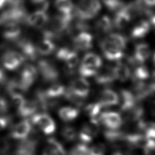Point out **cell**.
<instances>
[{
  "label": "cell",
  "instance_id": "1",
  "mask_svg": "<svg viewBox=\"0 0 155 155\" xmlns=\"http://www.w3.org/2000/svg\"><path fill=\"white\" fill-rule=\"evenodd\" d=\"M101 9L99 0H81L76 5L74 11L79 19L87 21L96 16Z\"/></svg>",
  "mask_w": 155,
  "mask_h": 155
},
{
  "label": "cell",
  "instance_id": "2",
  "mask_svg": "<svg viewBox=\"0 0 155 155\" xmlns=\"http://www.w3.org/2000/svg\"><path fill=\"white\" fill-rule=\"evenodd\" d=\"M27 16L24 6L9 7L0 15V24L25 22Z\"/></svg>",
  "mask_w": 155,
  "mask_h": 155
},
{
  "label": "cell",
  "instance_id": "3",
  "mask_svg": "<svg viewBox=\"0 0 155 155\" xmlns=\"http://www.w3.org/2000/svg\"><path fill=\"white\" fill-rule=\"evenodd\" d=\"M31 122L33 124L36 125L45 134H51L56 130L54 121L46 113H38L33 115Z\"/></svg>",
  "mask_w": 155,
  "mask_h": 155
},
{
  "label": "cell",
  "instance_id": "4",
  "mask_svg": "<svg viewBox=\"0 0 155 155\" xmlns=\"http://www.w3.org/2000/svg\"><path fill=\"white\" fill-rule=\"evenodd\" d=\"M99 120H90L83 125L78 134L81 143L87 144L93 140L99 133Z\"/></svg>",
  "mask_w": 155,
  "mask_h": 155
},
{
  "label": "cell",
  "instance_id": "5",
  "mask_svg": "<svg viewBox=\"0 0 155 155\" xmlns=\"http://www.w3.org/2000/svg\"><path fill=\"white\" fill-rule=\"evenodd\" d=\"M25 59V58L22 53L10 50L2 55L1 61L5 68L13 71L16 70L24 62Z\"/></svg>",
  "mask_w": 155,
  "mask_h": 155
},
{
  "label": "cell",
  "instance_id": "6",
  "mask_svg": "<svg viewBox=\"0 0 155 155\" xmlns=\"http://www.w3.org/2000/svg\"><path fill=\"white\" fill-rule=\"evenodd\" d=\"M73 17L72 13H59L58 15H55L51 23L53 31L58 35L68 30L70 28Z\"/></svg>",
  "mask_w": 155,
  "mask_h": 155
},
{
  "label": "cell",
  "instance_id": "7",
  "mask_svg": "<svg viewBox=\"0 0 155 155\" xmlns=\"http://www.w3.org/2000/svg\"><path fill=\"white\" fill-rule=\"evenodd\" d=\"M37 74V68L31 64L25 65L22 70L19 82L24 92L32 85L36 79Z\"/></svg>",
  "mask_w": 155,
  "mask_h": 155
},
{
  "label": "cell",
  "instance_id": "8",
  "mask_svg": "<svg viewBox=\"0 0 155 155\" xmlns=\"http://www.w3.org/2000/svg\"><path fill=\"white\" fill-rule=\"evenodd\" d=\"M38 68L42 78L47 82L54 81L59 77V73L56 67L47 60L41 59L39 61Z\"/></svg>",
  "mask_w": 155,
  "mask_h": 155
},
{
  "label": "cell",
  "instance_id": "9",
  "mask_svg": "<svg viewBox=\"0 0 155 155\" xmlns=\"http://www.w3.org/2000/svg\"><path fill=\"white\" fill-rule=\"evenodd\" d=\"M100 47L105 58L109 61H119L124 56L122 50L115 46L105 38L101 41Z\"/></svg>",
  "mask_w": 155,
  "mask_h": 155
},
{
  "label": "cell",
  "instance_id": "10",
  "mask_svg": "<svg viewBox=\"0 0 155 155\" xmlns=\"http://www.w3.org/2000/svg\"><path fill=\"white\" fill-rule=\"evenodd\" d=\"M99 122L110 130H117L121 126L122 119L119 113L114 111H108L100 114Z\"/></svg>",
  "mask_w": 155,
  "mask_h": 155
},
{
  "label": "cell",
  "instance_id": "11",
  "mask_svg": "<svg viewBox=\"0 0 155 155\" xmlns=\"http://www.w3.org/2000/svg\"><path fill=\"white\" fill-rule=\"evenodd\" d=\"M69 90L77 96L85 99L90 93V84L84 78H78L71 82Z\"/></svg>",
  "mask_w": 155,
  "mask_h": 155
},
{
  "label": "cell",
  "instance_id": "12",
  "mask_svg": "<svg viewBox=\"0 0 155 155\" xmlns=\"http://www.w3.org/2000/svg\"><path fill=\"white\" fill-rule=\"evenodd\" d=\"M73 44L76 50L87 51L93 47V36L87 31H81L73 39Z\"/></svg>",
  "mask_w": 155,
  "mask_h": 155
},
{
  "label": "cell",
  "instance_id": "13",
  "mask_svg": "<svg viewBox=\"0 0 155 155\" xmlns=\"http://www.w3.org/2000/svg\"><path fill=\"white\" fill-rule=\"evenodd\" d=\"M48 21V16L46 12L37 11L28 15L25 22L27 25L35 28H40L44 26Z\"/></svg>",
  "mask_w": 155,
  "mask_h": 155
},
{
  "label": "cell",
  "instance_id": "14",
  "mask_svg": "<svg viewBox=\"0 0 155 155\" xmlns=\"http://www.w3.org/2000/svg\"><path fill=\"white\" fill-rule=\"evenodd\" d=\"M31 129V127L30 122L27 120H24L13 127L10 136L15 139H24L28 136Z\"/></svg>",
  "mask_w": 155,
  "mask_h": 155
},
{
  "label": "cell",
  "instance_id": "15",
  "mask_svg": "<svg viewBox=\"0 0 155 155\" xmlns=\"http://www.w3.org/2000/svg\"><path fill=\"white\" fill-rule=\"evenodd\" d=\"M119 98L120 108L123 111H129L136 106V99L134 94L127 90H122Z\"/></svg>",
  "mask_w": 155,
  "mask_h": 155
},
{
  "label": "cell",
  "instance_id": "16",
  "mask_svg": "<svg viewBox=\"0 0 155 155\" xmlns=\"http://www.w3.org/2000/svg\"><path fill=\"white\" fill-rule=\"evenodd\" d=\"M119 101L117 94L112 90L105 89L101 91L99 95V102L103 107H111L118 104Z\"/></svg>",
  "mask_w": 155,
  "mask_h": 155
},
{
  "label": "cell",
  "instance_id": "17",
  "mask_svg": "<svg viewBox=\"0 0 155 155\" xmlns=\"http://www.w3.org/2000/svg\"><path fill=\"white\" fill-rule=\"evenodd\" d=\"M18 46L25 58L31 61H35L37 59L38 53L36 50V46L31 41L27 40L21 41L18 43Z\"/></svg>",
  "mask_w": 155,
  "mask_h": 155
},
{
  "label": "cell",
  "instance_id": "18",
  "mask_svg": "<svg viewBox=\"0 0 155 155\" xmlns=\"http://www.w3.org/2000/svg\"><path fill=\"white\" fill-rule=\"evenodd\" d=\"M21 30L17 23H9L4 25L2 36L7 41H16L20 36Z\"/></svg>",
  "mask_w": 155,
  "mask_h": 155
},
{
  "label": "cell",
  "instance_id": "19",
  "mask_svg": "<svg viewBox=\"0 0 155 155\" xmlns=\"http://www.w3.org/2000/svg\"><path fill=\"white\" fill-rule=\"evenodd\" d=\"M151 54L149 45L146 43H140L135 47L134 51V60L139 64L145 62Z\"/></svg>",
  "mask_w": 155,
  "mask_h": 155
},
{
  "label": "cell",
  "instance_id": "20",
  "mask_svg": "<svg viewBox=\"0 0 155 155\" xmlns=\"http://www.w3.org/2000/svg\"><path fill=\"white\" fill-rule=\"evenodd\" d=\"M95 76V81L99 85H108L112 84L116 79L113 68H105L98 71Z\"/></svg>",
  "mask_w": 155,
  "mask_h": 155
},
{
  "label": "cell",
  "instance_id": "21",
  "mask_svg": "<svg viewBox=\"0 0 155 155\" xmlns=\"http://www.w3.org/2000/svg\"><path fill=\"white\" fill-rule=\"evenodd\" d=\"M113 71L116 79L120 82H126L131 76V71L128 65L118 62L113 68Z\"/></svg>",
  "mask_w": 155,
  "mask_h": 155
},
{
  "label": "cell",
  "instance_id": "22",
  "mask_svg": "<svg viewBox=\"0 0 155 155\" xmlns=\"http://www.w3.org/2000/svg\"><path fill=\"white\" fill-rule=\"evenodd\" d=\"M79 114V110L77 108L66 106L61 108L58 111L59 117L64 122H68L75 120Z\"/></svg>",
  "mask_w": 155,
  "mask_h": 155
},
{
  "label": "cell",
  "instance_id": "23",
  "mask_svg": "<svg viewBox=\"0 0 155 155\" xmlns=\"http://www.w3.org/2000/svg\"><path fill=\"white\" fill-rule=\"evenodd\" d=\"M131 16L125 9V7L116 13L113 20V26L117 29L124 28L129 23Z\"/></svg>",
  "mask_w": 155,
  "mask_h": 155
},
{
  "label": "cell",
  "instance_id": "24",
  "mask_svg": "<svg viewBox=\"0 0 155 155\" xmlns=\"http://www.w3.org/2000/svg\"><path fill=\"white\" fill-rule=\"evenodd\" d=\"M150 25L148 21L141 20L139 21L133 28L131 31V36L133 38L138 39L145 36L149 32Z\"/></svg>",
  "mask_w": 155,
  "mask_h": 155
},
{
  "label": "cell",
  "instance_id": "25",
  "mask_svg": "<svg viewBox=\"0 0 155 155\" xmlns=\"http://www.w3.org/2000/svg\"><path fill=\"white\" fill-rule=\"evenodd\" d=\"M65 87L61 84H54L44 91L45 96L50 99H58L65 95L66 92Z\"/></svg>",
  "mask_w": 155,
  "mask_h": 155
},
{
  "label": "cell",
  "instance_id": "26",
  "mask_svg": "<svg viewBox=\"0 0 155 155\" xmlns=\"http://www.w3.org/2000/svg\"><path fill=\"white\" fill-rule=\"evenodd\" d=\"M38 108L36 101L25 100L23 105L17 110L18 114L23 117H27L34 114Z\"/></svg>",
  "mask_w": 155,
  "mask_h": 155
},
{
  "label": "cell",
  "instance_id": "27",
  "mask_svg": "<svg viewBox=\"0 0 155 155\" xmlns=\"http://www.w3.org/2000/svg\"><path fill=\"white\" fill-rule=\"evenodd\" d=\"M103 106L99 102L91 103L87 105L84 108L85 114L90 118V120H99V116Z\"/></svg>",
  "mask_w": 155,
  "mask_h": 155
},
{
  "label": "cell",
  "instance_id": "28",
  "mask_svg": "<svg viewBox=\"0 0 155 155\" xmlns=\"http://www.w3.org/2000/svg\"><path fill=\"white\" fill-rule=\"evenodd\" d=\"M36 46L38 54L43 56L50 54L55 49L53 41L46 38H43Z\"/></svg>",
  "mask_w": 155,
  "mask_h": 155
},
{
  "label": "cell",
  "instance_id": "29",
  "mask_svg": "<svg viewBox=\"0 0 155 155\" xmlns=\"http://www.w3.org/2000/svg\"><path fill=\"white\" fill-rule=\"evenodd\" d=\"M134 91L135 93L134 95L136 100L145 99L153 93L150 85H147L143 82H136L134 87Z\"/></svg>",
  "mask_w": 155,
  "mask_h": 155
},
{
  "label": "cell",
  "instance_id": "30",
  "mask_svg": "<svg viewBox=\"0 0 155 155\" xmlns=\"http://www.w3.org/2000/svg\"><path fill=\"white\" fill-rule=\"evenodd\" d=\"M113 27V23L111 19L107 15L101 16L96 22V29L104 33H107L112 30Z\"/></svg>",
  "mask_w": 155,
  "mask_h": 155
},
{
  "label": "cell",
  "instance_id": "31",
  "mask_svg": "<svg viewBox=\"0 0 155 155\" xmlns=\"http://www.w3.org/2000/svg\"><path fill=\"white\" fill-rule=\"evenodd\" d=\"M79 62V56L75 51L71 50L67 55L65 59L63 61L65 64L66 68L68 69V71L72 73L74 69L78 65Z\"/></svg>",
  "mask_w": 155,
  "mask_h": 155
},
{
  "label": "cell",
  "instance_id": "32",
  "mask_svg": "<svg viewBox=\"0 0 155 155\" xmlns=\"http://www.w3.org/2000/svg\"><path fill=\"white\" fill-rule=\"evenodd\" d=\"M82 64L99 69L102 64L101 58L94 53H88L82 58Z\"/></svg>",
  "mask_w": 155,
  "mask_h": 155
},
{
  "label": "cell",
  "instance_id": "33",
  "mask_svg": "<svg viewBox=\"0 0 155 155\" xmlns=\"http://www.w3.org/2000/svg\"><path fill=\"white\" fill-rule=\"evenodd\" d=\"M105 39L121 50L124 49L127 46V39L124 36L119 33H110Z\"/></svg>",
  "mask_w": 155,
  "mask_h": 155
},
{
  "label": "cell",
  "instance_id": "34",
  "mask_svg": "<svg viewBox=\"0 0 155 155\" xmlns=\"http://www.w3.org/2000/svg\"><path fill=\"white\" fill-rule=\"evenodd\" d=\"M54 5L59 13L71 14L74 5L71 0H55Z\"/></svg>",
  "mask_w": 155,
  "mask_h": 155
},
{
  "label": "cell",
  "instance_id": "35",
  "mask_svg": "<svg viewBox=\"0 0 155 155\" xmlns=\"http://www.w3.org/2000/svg\"><path fill=\"white\" fill-rule=\"evenodd\" d=\"M149 74L148 70L143 65H139L133 72V77L136 82H143L148 78Z\"/></svg>",
  "mask_w": 155,
  "mask_h": 155
},
{
  "label": "cell",
  "instance_id": "36",
  "mask_svg": "<svg viewBox=\"0 0 155 155\" xmlns=\"http://www.w3.org/2000/svg\"><path fill=\"white\" fill-rule=\"evenodd\" d=\"M105 7L110 12H117L125 7V4L121 0H103Z\"/></svg>",
  "mask_w": 155,
  "mask_h": 155
},
{
  "label": "cell",
  "instance_id": "37",
  "mask_svg": "<svg viewBox=\"0 0 155 155\" xmlns=\"http://www.w3.org/2000/svg\"><path fill=\"white\" fill-rule=\"evenodd\" d=\"M47 147L59 155H66L65 151L62 144L56 139L50 137L47 140Z\"/></svg>",
  "mask_w": 155,
  "mask_h": 155
},
{
  "label": "cell",
  "instance_id": "38",
  "mask_svg": "<svg viewBox=\"0 0 155 155\" xmlns=\"http://www.w3.org/2000/svg\"><path fill=\"white\" fill-rule=\"evenodd\" d=\"M105 138L110 142H117L124 140L125 135L117 130H108L104 132Z\"/></svg>",
  "mask_w": 155,
  "mask_h": 155
},
{
  "label": "cell",
  "instance_id": "39",
  "mask_svg": "<svg viewBox=\"0 0 155 155\" xmlns=\"http://www.w3.org/2000/svg\"><path fill=\"white\" fill-rule=\"evenodd\" d=\"M78 133L76 129L71 126H65L61 130L62 137L67 141L71 142L74 140L78 137Z\"/></svg>",
  "mask_w": 155,
  "mask_h": 155
},
{
  "label": "cell",
  "instance_id": "40",
  "mask_svg": "<svg viewBox=\"0 0 155 155\" xmlns=\"http://www.w3.org/2000/svg\"><path fill=\"white\" fill-rule=\"evenodd\" d=\"M7 91L10 96L15 94H22L24 92L22 87L21 86L19 81L12 80L10 81L7 85Z\"/></svg>",
  "mask_w": 155,
  "mask_h": 155
},
{
  "label": "cell",
  "instance_id": "41",
  "mask_svg": "<svg viewBox=\"0 0 155 155\" xmlns=\"http://www.w3.org/2000/svg\"><path fill=\"white\" fill-rule=\"evenodd\" d=\"M98 71V69L87 65L81 64L78 68V72L82 78L94 76Z\"/></svg>",
  "mask_w": 155,
  "mask_h": 155
},
{
  "label": "cell",
  "instance_id": "42",
  "mask_svg": "<svg viewBox=\"0 0 155 155\" xmlns=\"http://www.w3.org/2000/svg\"><path fill=\"white\" fill-rule=\"evenodd\" d=\"M105 147L102 143H97L88 148V155H105Z\"/></svg>",
  "mask_w": 155,
  "mask_h": 155
},
{
  "label": "cell",
  "instance_id": "43",
  "mask_svg": "<svg viewBox=\"0 0 155 155\" xmlns=\"http://www.w3.org/2000/svg\"><path fill=\"white\" fill-rule=\"evenodd\" d=\"M88 148L87 144L81 143L76 145L71 151V155H88Z\"/></svg>",
  "mask_w": 155,
  "mask_h": 155
},
{
  "label": "cell",
  "instance_id": "44",
  "mask_svg": "<svg viewBox=\"0 0 155 155\" xmlns=\"http://www.w3.org/2000/svg\"><path fill=\"white\" fill-rule=\"evenodd\" d=\"M31 3L37 11L46 12L49 7L48 0H31Z\"/></svg>",
  "mask_w": 155,
  "mask_h": 155
},
{
  "label": "cell",
  "instance_id": "45",
  "mask_svg": "<svg viewBox=\"0 0 155 155\" xmlns=\"http://www.w3.org/2000/svg\"><path fill=\"white\" fill-rule=\"evenodd\" d=\"M13 105L15 107L16 110L19 109L25 102V98L23 97L22 94H15L10 96Z\"/></svg>",
  "mask_w": 155,
  "mask_h": 155
},
{
  "label": "cell",
  "instance_id": "46",
  "mask_svg": "<svg viewBox=\"0 0 155 155\" xmlns=\"http://www.w3.org/2000/svg\"><path fill=\"white\" fill-rule=\"evenodd\" d=\"M8 109V104L7 100L0 96V114L5 113Z\"/></svg>",
  "mask_w": 155,
  "mask_h": 155
},
{
  "label": "cell",
  "instance_id": "47",
  "mask_svg": "<svg viewBox=\"0 0 155 155\" xmlns=\"http://www.w3.org/2000/svg\"><path fill=\"white\" fill-rule=\"evenodd\" d=\"M24 0H6V4L9 7L23 6Z\"/></svg>",
  "mask_w": 155,
  "mask_h": 155
},
{
  "label": "cell",
  "instance_id": "48",
  "mask_svg": "<svg viewBox=\"0 0 155 155\" xmlns=\"http://www.w3.org/2000/svg\"><path fill=\"white\" fill-rule=\"evenodd\" d=\"M8 124V119L6 117H0V131L5 129Z\"/></svg>",
  "mask_w": 155,
  "mask_h": 155
},
{
  "label": "cell",
  "instance_id": "49",
  "mask_svg": "<svg viewBox=\"0 0 155 155\" xmlns=\"http://www.w3.org/2000/svg\"><path fill=\"white\" fill-rule=\"evenodd\" d=\"M150 87L153 92L155 91V71L152 73L151 79H150Z\"/></svg>",
  "mask_w": 155,
  "mask_h": 155
},
{
  "label": "cell",
  "instance_id": "50",
  "mask_svg": "<svg viewBox=\"0 0 155 155\" xmlns=\"http://www.w3.org/2000/svg\"><path fill=\"white\" fill-rule=\"evenodd\" d=\"M42 155H59V154L46 146V147L44 148L42 152Z\"/></svg>",
  "mask_w": 155,
  "mask_h": 155
},
{
  "label": "cell",
  "instance_id": "51",
  "mask_svg": "<svg viewBox=\"0 0 155 155\" xmlns=\"http://www.w3.org/2000/svg\"><path fill=\"white\" fill-rule=\"evenodd\" d=\"M142 1L148 6H155V0H142Z\"/></svg>",
  "mask_w": 155,
  "mask_h": 155
},
{
  "label": "cell",
  "instance_id": "52",
  "mask_svg": "<svg viewBox=\"0 0 155 155\" xmlns=\"http://www.w3.org/2000/svg\"><path fill=\"white\" fill-rule=\"evenodd\" d=\"M5 79V75L3 70L0 68V84L2 83Z\"/></svg>",
  "mask_w": 155,
  "mask_h": 155
},
{
  "label": "cell",
  "instance_id": "53",
  "mask_svg": "<svg viewBox=\"0 0 155 155\" xmlns=\"http://www.w3.org/2000/svg\"><path fill=\"white\" fill-rule=\"evenodd\" d=\"M150 21H151V24L155 27V15H153V16H151Z\"/></svg>",
  "mask_w": 155,
  "mask_h": 155
},
{
  "label": "cell",
  "instance_id": "54",
  "mask_svg": "<svg viewBox=\"0 0 155 155\" xmlns=\"http://www.w3.org/2000/svg\"><path fill=\"white\" fill-rule=\"evenodd\" d=\"M6 5V0H0V8Z\"/></svg>",
  "mask_w": 155,
  "mask_h": 155
},
{
  "label": "cell",
  "instance_id": "55",
  "mask_svg": "<svg viewBox=\"0 0 155 155\" xmlns=\"http://www.w3.org/2000/svg\"><path fill=\"white\" fill-rule=\"evenodd\" d=\"M113 155H123L122 153H118V152H117V153H114Z\"/></svg>",
  "mask_w": 155,
  "mask_h": 155
},
{
  "label": "cell",
  "instance_id": "56",
  "mask_svg": "<svg viewBox=\"0 0 155 155\" xmlns=\"http://www.w3.org/2000/svg\"><path fill=\"white\" fill-rule=\"evenodd\" d=\"M153 63L155 64V53H154V55H153Z\"/></svg>",
  "mask_w": 155,
  "mask_h": 155
}]
</instances>
